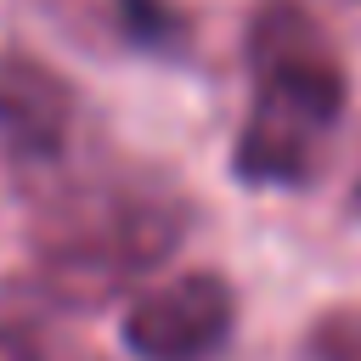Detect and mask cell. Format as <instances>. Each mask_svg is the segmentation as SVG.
<instances>
[{
	"label": "cell",
	"instance_id": "6da1fadb",
	"mask_svg": "<svg viewBox=\"0 0 361 361\" xmlns=\"http://www.w3.org/2000/svg\"><path fill=\"white\" fill-rule=\"evenodd\" d=\"M192 231V203L152 175H62L34 214V288L56 310H96L152 276Z\"/></svg>",
	"mask_w": 361,
	"mask_h": 361
},
{
	"label": "cell",
	"instance_id": "3957f363",
	"mask_svg": "<svg viewBox=\"0 0 361 361\" xmlns=\"http://www.w3.org/2000/svg\"><path fill=\"white\" fill-rule=\"evenodd\" d=\"M85 130V107L68 73L45 56L0 39V169L11 180H62Z\"/></svg>",
	"mask_w": 361,
	"mask_h": 361
},
{
	"label": "cell",
	"instance_id": "7a4b0ae2",
	"mask_svg": "<svg viewBox=\"0 0 361 361\" xmlns=\"http://www.w3.org/2000/svg\"><path fill=\"white\" fill-rule=\"evenodd\" d=\"M243 62L254 96L231 147L237 180L310 186L350 102L338 45L305 0H259L243 28Z\"/></svg>",
	"mask_w": 361,
	"mask_h": 361
},
{
	"label": "cell",
	"instance_id": "52a82bcc",
	"mask_svg": "<svg viewBox=\"0 0 361 361\" xmlns=\"http://www.w3.org/2000/svg\"><path fill=\"white\" fill-rule=\"evenodd\" d=\"M299 361H361V305H333L310 322Z\"/></svg>",
	"mask_w": 361,
	"mask_h": 361
},
{
	"label": "cell",
	"instance_id": "8992f818",
	"mask_svg": "<svg viewBox=\"0 0 361 361\" xmlns=\"http://www.w3.org/2000/svg\"><path fill=\"white\" fill-rule=\"evenodd\" d=\"M113 17L124 28V39H135L141 51L186 45V11L175 0H113Z\"/></svg>",
	"mask_w": 361,
	"mask_h": 361
},
{
	"label": "cell",
	"instance_id": "ba28073f",
	"mask_svg": "<svg viewBox=\"0 0 361 361\" xmlns=\"http://www.w3.org/2000/svg\"><path fill=\"white\" fill-rule=\"evenodd\" d=\"M350 209L361 214V175H355V192H350Z\"/></svg>",
	"mask_w": 361,
	"mask_h": 361
},
{
	"label": "cell",
	"instance_id": "277c9868",
	"mask_svg": "<svg viewBox=\"0 0 361 361\" xmlns=\"http://www.w3.org/2000/svg\"><path fill=\"white\" fill-rule=\"evenodd\" d=\"M118 333L135 361H220L237 333V288L220 271H175L130 299Z\"/></svg>",
	"mask_w": 361,
	"mask_h": 361
},
{
	"label": "cell",
	"instance_id": "5b68a950",
	"mask_svg": "<svg viewBox=\"0 0 361 361\" xmlns=\"http://www.w3.org/2000/svg\"><path fill=\"white\" fill-rule=\"evenodd\" d=\"M0 361H56V305L28 282H0Z\"/></svg>",
	"mask_w": 361,
	"mask_h": 361
}]
</instances>
